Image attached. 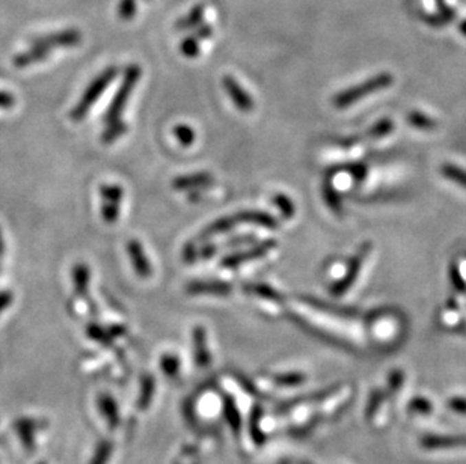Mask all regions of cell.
Returning a JSON list of instances; mask_svg holds the SVG:
<instances>
[{
    "mask_svg": "<svg viewBox=\"0 0 466 464\" xmlns=\"http://www.w3.org/2000/svg\"><path fill=\"white\" fill-rule=\"evenodd\" d=\"M213 184V176L208 172H198L174 178L173 189L178 192H193L210 187Z\"/></svg>",
    "mask_w": 466,
    "mask_h": 464,
    "instance_id": "obj_11",
    "label": "cell"
},
{
    "mask_svg": "<svg viewBox=\"0 0 466 464\" xmlns=\"http://www.w3.org/2000/svg\"><path fill=\"white\" fill-rule=\"evenodd\" d=\"M173 133H174V137L183 146H190V145L195 143V141H197L195 130H193L189 126H186V124H178V126L174 127Z\"/></svg>",
    "mask_w": 466,
    "mask_h": 464,
    "instance_id": "obj_30",
    "label": "cell"
},
{
    "mask_svg": "<svg viewBox=\"0 0 466 464\" xmlns=\"http://www.w3.org/2000/svg\"><path fill=\"white\" fill-rule=\"evenodd\" d=\"M323 199L326 205H328L333 213L341 214V211H343V204H341L340 193L337 192L335 187H333L331 181H326L323 184Z\"/></svg>",
    "mask_w": 466,
    "mask_h": 464,
    "instance_id": "obj_25",
    "label": "cell"
},
{
    "mask_svg": "<svg viewBox=\"0 0 466 464\" xmlns=\"http://www.w3.org/2000/svg\"><path fill=\"white\" fill-rule=\"evenodd\" d=\"M177 464H178V463H177Z\"/></svg>",
    "mask_w": 466,
    "mask_h": 464,
    "instance_id": "obj_57",
    "label": "cell"
},
{
    "mask_svg": "<svg viewBox=\"0 0 466 464\" xmlns=\"http://www.w3.org/2000/svg\"><path fill=\"white\" fill-rule=\"evenodd\" d=\"M408 410L414 415L429 416L433 412V404L424 397H415L410 399V403L408 404Z\"/></svg>",
    "mask_w": 466,
    "mask_h": 464,
    "instance_id": "obj_33",
    "label": "cell"
},
{
    "mask_svg": "<svg viewBox=\"0 0 466 464\" xmlns=\"http://www.w3.org/2000/svg\"><path fill=\"white\" fill-rule=\"evenodd\" d=\"M421 445L427 451H438V450H452V448L466 446V436L459 434H425L419 439Z\"/></svg>",
    "mask_w": 466,
    "mask_h": 464,
    "instance_id": "obj_9",
    "label": "cell"
},
{
    "mask_svg": "<svg viewBox=\"0 0 466 464\" xmlns=\"http://www.w3.org/2000/svg\"><path fill=\"white\" fill-rule=\"evenodd\" d=\"M238 223H252V225H258L264 227L269 229H275L278 228V220L270 216L269 213L264 211H240L236 213Z\"/></svg>",
    "mask_w": 466,
    "mask_h": 464,
    "instance_id": "obj_15",
    "label": "cell"
},
{
    "mask_svg": "<svg viewBox=\"0 0 466 464\" xmlns=\"http://www.w3.org/2000/svg\"><path fill=\"white\" fill-rule=\"evenodd\" d=\"M204 11H206V8L203 5H197L188 15H186L184 19H181L177 23V29L189 30V29H195L201 26V23H203L204 20Z\"/></svg>",
    "mask_w": 466,
    "mask_h": 464,
    "instance_id": "obj_21",
    "label": "cell"
},
{
    "mask_svg": "<svg viewBox=\"0 0 466 464\" xmlns=\"http://www.w3.org/2000/svg\"><path fill=\"white\" fill-rule=\"evenodd\" d=\"M394 82V77L390 73H380L371 79L362 82L361 84H356V86L346 89L343 92H340L338 95L333 97V106L338 107V109H344V107L352 106L355 103H358L359 100L364 97L376 94L379 91H384L386 88H390Z\"/></svg>",
    "mask_w": 466,
    "mask_h": 464,
    "instance_id": "obj_1",
    "label": "cell"
},
{
    "mask_svg": "<svg viewBox=\"0 0 466 464\" xmlns=\"http://www.w3.org/2000/svg\"><path fill=\"white\" fill-rule=\"evenodd\" d=\"M15 104V97L10 92L0 91V109H11Z\"/></svg>",
    "mask_w": 466,
    "mask_h": 464,
    "instance_id": "obj_48",
    "label": "cell"
},
{
    "mask_svg": "<svg viewBox=\"0 0 466 464\" xmlns=\"http://www.w3.org/2000/svg\"><path fill=\"white\" fill-rule=\"evenodd\" d=\"M223 88L228 92V95L231 97L232 103H234L242 112H251L254 109V100L252 97L247 94V92L240 86L238 82L231 76H225L223 77Z\"/></svg>",
    "mask_w": 466,
    "mask_h": 464,
    "instance_id": "obj_10",
    "label": "cell"
},
{
    "mask_svg": "<svg viewBox=\"0 0 466 464\" xmlns=\"http://www.w3.org/2000/svg\"><path fill=\"white\" fill-rule=\"evenodd\" d=\"M12 300H14L12 291H8V290L0 291V314H2L3 311H6V309L11 306Z\"/></svg>",
    "mask_w": 466,
    "mask_h": 464,
    "instance_id": "obj_47",
    "label": "cell"
},
{
    "mask_svg": "<svg viewBox=\"0 0 466 464\" xmlns=\"http://www.w3.org/2000/svg\"><path fill=\"white\" fill-rule=\"evenodd\" d=\"M223 415L225 419L230 424V428L232 430V432L237 434L240 428H242V417H240V412L234 403V399L230 395L223 397Z\"/></svg>",
    "mask_w": 466,
    "mask_h": 464,
    "instance_id": "obj_18",
    "label": "cell"
},
{
    "mask_svg": "<svg viewBox=\"0 0 466 464\" xmlns=\"http://www.w3.org/2000/svg\"><path fill=\"white\" fill-rule=\"evenodd\" d=\"M107 329H109V332H111V335L113 336V339L116 336H124V335H126V332H127V329L124 327V326H121V324H113V326L107 327Z\"/></svg>",
    "mask_w": 466,
    "mask_h": 464,
    "instance_id": "obj_52",
    "label": "cell"
},
{
    "mask_svg": "<svg viewBox=\"0 0 466 464\" xmlns=\"http://www.w3.org/2000/svg\"><path fill=\"white\" fill-rule=\"evenodd\" d=\"M160 369L162 373L165 374L169 378H177V375L180 374L181 369V362L178 359V356L174 353H165L160 358Z\"/></svg>",
    "mask_w": 466,
    "mask_h": 464,
    "instance_id": "obj_24",
    "label": "cell"
},
{
    "mask_svg": "<svg viewBox=\"0 0 466 464\" xmlns=\"http://www.w3.org/2000/svg\"><path fill=\"white\" fill-rule=\"evenodd\" d=\"M263 413H264L263 408L257 404V406H254L251 416H249V432H251L252 440L257 445L264 443V440H266V436H264V432L260 427L261 419H263Z\"/></svg>",
    "mask_w": 466,
    "mask_h": 464,
    "instance_id": "obj_20",
    "label": "cell"
},
{
    "mask_svg": "<svg viewBox=\"0 0 466 464\" xmlns=\"http://www.w3.org/2000/svg\"><path fill=\"white\" fill-rule=\"evenodd\" d=\"M337 389H338L337 386H331V388H328V389L318 391V392H314V393H308V395H304V397H298V398L291 399L290 403H284V404L281 406V408H290V407H293V406L302 404V403H315V401H323L324 398L331 397L332 393H335Z\"/></svg>",
    "mask_w": 466,
    "mask_h": 464,
    "instance_id": "obj_22",
    "label": "cell"
},
{
    "mask_svg": "<svg viewBox=\"0 0 466 464\" xmlns=\"http://www.w3.org/2000/svg\"><path fill=\"white\" fill-rule=\"evenodd\" d=\"M237 225H240V223L237 220L236 214L227 216V218H221V219L214 220L213 223H210V225L203 232H201L199 240H208V238H212L214 235L223 234V232H228Z\"/></svg>",
    "mask_w": 466,
    "mask_h": 464,
    "instance_id": "obj_16",
    "label": "cell"
},
{
    "mask_svg": "<svg viewBox=\"0 0 466 464\" xmlns=\"http://www.w3.org/2000/svg\"><path fill=\"white\" fill-rule=\"evenodd\" d=\"M41 464H44V463H41Z\"/></svg>",
    "mask_w": 466,
    "mask_h": 464,
    "instance_id": "obj_56",
    "label": "cell"
},
{
    "mask_svg": "<svg viewBox=\"0 0 466 464\" xmlns=\"http://www.w3.org/2000/svg\"><path fill=\"white\" fill-rule=\"evenodd\" d=\"M448 408L459 415H466V398L465 397H453L448 399Z\"/></svg>",
    "mask_w": 466,
    "mask_h": 464,
    "instance_id": "obj_45",
    "label": "cell"
},
{
    "mask_svg": "<svg viewBox=\"0 0 466 464\" xmlns=\"http://www.w3.org/2000/svg\"><path fill=\"white\" fill-rule=\"evenodd\" d=\"M371 249H373L371 243H364L359 247V251L353 255L352 259L348 261V266H347L344 276L331 287V294L333 297L344 296V294L353 287V283L356 282V277L359 276L361 268L364 266L365 259H367V255L371 252Z\"/></svg>",
    "mask_w": 466,
    "mask_h": 464,
    "instance_id": "obj_4",
    "label": "cell"
},
{
    "mask_svg": "<svg viewBox=\"0 0 466 464\" xmlns=\"http://www.w3.org/2000/svg\"><path fill=\"white\" fill-rule=\"evenodd\" d=\"M341 169H344L346 172L351 174L355 178V181H362L364 178L367 176V166H365L364 163H352V165L343 166Z\"/></svg>",
    "mask_w": 466,
    "mask_h": 464,
    "instance_id": "obj_43",
    "label": "cell"
},
{
    "mask_svg": "<svg viewBox=\"0 0 466 464\" xmlns=\"http://www.w3.org/2000/svg\"><path fill=\"white\" fill-rule=\"evenodd\" d=\"M112 450H113V446L111 442H102L98 446H97V450L94 452V455H92V459H91V464H107L109 459H111V455H112Z\"/></svg>",
    "mask_w": 466,
    "mask_h": 464,
    "instance_id": "obj_37",
    "label": "cell"
},
{
    "mask_svg": "<svg viewBox=\"0 0 466 464\" xmlns=\"http://www.w3.org/2000/svg\"><path fill=\"white\" fill-rule=\"evenodd\" d=\"M98 408L112 428L118 427L120 424L118 406H116V401L109 395V393H102V395L98 397Z\"/></svg>",
    "mask_w": 466,
    "mask_h": 464,
    "instance_id": "obj_17",
    "label": "cell"
},
{
    "mask_svg": "<svg viewBox=\"0 0 466 464\" xmlns=\"http://www.w3.org/2000/svg\"><path fill=\"white\" fill-rule=\"evenodd\" d=\"M448 305H450V308H453V309H457V301H454V300H452V299H450V300H448Z\"/></svg>",
    "mask_w": 466,
    "mask_h": 464,
    "instance_id": "obj_55",
    "label": "cell"
},
{
    "mask_svg": "<svg viewBox=\"0 0 466 464\" xmlns=\"http://www.w3.org/2000/svg\"><path fill=\"white\" fill-rule=\"evenodd\" d=\"M212 34H213L212 27H210L208 25H204V26L198 27V29H197V32L193 34V35H195V36L198 38V40L201 41V40H206V38H208V36H212Z\"/></svg>",
    "mask_w": 466,
    "mask_h": 464,
    "instance_id": "obj_51",
    "label": "cell"
},
{
    "mask_svg": "<svg viewBox=\"0 0 466 464\" xmlns=\"http://www.w3.org/2000/svg\"><path fill=\"white\" fill-rule=\"evenodd\" d=\"M441 171H442V175L447 176L448 180H452L466 189V171H463V169L454 165H444Z\"/></svg>",
    "mask_w": 466,
    "mask_h": 464,
    "instance_id": "obj_36",
    "label": "cell"
},
{
    "mask_svg": "<svg viewBox=\"0 0 466 464\" xmlns=\"http://www.w3.org/2000/svg\"><path fill=\"white\" fill-rule=\"evenodd\" d=\"M3 255H5V240H3L2 229H0V259L3 258Z\"/></svg>",
    "mask_w": 466,
    "mask_h": 464,
    "instance_id": "obj_53",
    "label": "cell"
},
{
    "mask_svg": "<svg viewBox=\"0 0 466 464\" xmlns=\"http://www.w3.org/2000/svg\"><path fill=\"white\" fill-rule=\"evenodd\" d=\"M87 335L92 339V341H96L104 347H111L113 344V336L111 335L109 329L98 326V324L96 323L89 324V326L87 327Z\"/></svg>",
    "mask_w": 466,
    "mask_h": 464,
    "instance_id": "obj_26",
    "label": "cell"
},
{
    "mask_svg": "<svg viewBox=\"0 0 466 464\" xmlns=\"http://www.w3.org/2000/svg\"><path fill=\"white\" fill-rule=\"evenodd\" d=\"M254 240H255V237H254V235H238V237L231 238L230 242H227V244H225V246H228V247L245 246V244H249V243H252Z\"/></svg>",
    "mask_w": 466,
    "mask_h": 464,
    "instance_id": "obj_49",
    "label": "cell"
},
{
    "mask_svg": "<svg viewBox=\"0 0 466 464\" xmlns=\"http://www.w3.org/2000/svg\"><path fill=\"white\" fill-rule=\"evenodd\" d=\"M274 382L278 386H289V388H293V386L304 384L307 382V375L302 374V373L276 374V375H274Z\"/></svg>",
    "mask_w": 466,
    "mask_h": 464,
    "instance_id": "obj_31",
    "label": "cell"
},
{
    "mask_svg": "<svg viewBox=\"0 0 466 464\" xmlns=\"http://www.w3.org/2000/svg\"><path fill=\"white\" fill-rule=\"evenodd\" d=\"M302 300H304L308 306L317 309V311H322V312H326V314L335 315V316H340V318H348V320L359 318V311H358V309H355V308L331 305V303H328V301H322V300H318V299L307 297V296L302 297Z\"/></svg>",
    "mask_w": 466,
    "mask_h": 464,
    "instance_id": "obj_12",
    "label": "cell"
},
{
    "mask_svg": "<svg viewBox=\"0 0 466 464\" xmlns=\"http://www.w3.org/2000/svg\"><path fill=\"white\" fill-rule=\"evenodd\" d=\"M232 291V285L222 281H193L186 285V292L190 296H217L227 297Z\"/></svg>",
    "mask_w": 466,
    "mask_h": 464,
    "instance_id": "obj_8",
    "label": "cell"
},
{
    "mask_svg": "<svg viewBox=\"0 0 466 464\" xmlns=\"http://www.w3.org/2000/svg\"><path fill=\"white\" fill-rule=\"evenodd\" d=\"M403 382H405V373L401 369H394L388 377V393H397L401 388Z\"/></svg>",
    "mask_w": 466,
    "mask_h": 464,
    "instance_id": "obj_40",
    "label": "cell"
},
{
    "mask_svg": "<svg viewBox=\"0 0 466 464\" xmlns=\"http://www.w3.org/2000/svg\"><path fill=\"white\" fill-rule=\"evenodd\" d=\"M116 74H118V69L115 67L106 68L102 74H98L96 79L89 83V86L85 91L80 102L74 106V109L69 113L73 121H82L85 116L88 115L91 107L98 102V98L102 97L103 92L111 86V83L113 82Z\"/></svg>",
    "mask_w": 466,
    "mask_h": 464,
    "instance_id": "obj_2",
    "label": "cell"
},
{
    "mask_svg": "<svg viewBox=\"0 0 466 464\" xmlns=\"http://www.w3.org/2000/svg\"><path fill=\"white\" fill-rule=\"evenodd\" d=\"M450 279H452L453 287L459 291V292H465L466 291V283L463 281V277L461 275V270L457 267V264H452L450 266Z\"/></svg>",
    "mask_w": 466,
    "mask_h": 464,
    "instance_id": "obj_41",
    "label": "cell"
},
{
    "mask_svg": "<svg viewBox=\"0 0 466 464\" xmlns=\"http://www.w3.org/2000/svg\"><path fill=\"white\" fill-rule=\"evenodd\" d=\"M80 41H82V35L79 30L65 29V30H60V32H53L49 35L38 36L30 44L47 50L50 53L52 49H56V47H74V45L79 44Z\"/></svg>",
    "mask_w": 466,
    "mask_h": 464,
    "instance_id": "obj_6",
    "label": "cell"
},
{
    "mask_svg": "<svg viewBox=\"0 0 466 464\" xmlns=\"http://www.w3.org/2000/svg\"><path fill=\"white\" fill-rule=\"evenodd\" d=\"M274 204L279 208V211L282 213L285 219H291L294 213H296L293 200L287 195H282V193H278V195L274 196Z\"/></svg>",
    "mask_w": 466,
    "mask_h": 464,
    "instance_id": "obj_34",
    "label": "cell"
},
{
    "mask_svg": "<svg viewBox=\"0 0 466 464\" xmlns=\"http://www.w3.org/2000/svg\"><path fill=\"white\" fill-rule=\"evenodd\" d=\"M102 219L107 225H113V223L118 222L120 214H121V204H113V202H102Z\"/></svg>",
    "mask_w": 466,
    "mask_h": 464,
    "instance_id": "obj_35",
    "label": "cell"
},
{
    "mask_svg": "<svg viewBox=\"0 0 466 464\" xmlns=\"http://www.w3.org/2000/svg\"><path fill=\"white\" fill-rule=\"evenodd\" d=\"M139 79H141V68L137 65H130L126 69V74H124V79L120 84L118 91H116V94L113 95L112 103L107 107L104 115V124L121 121V115L124 109H126L131 92H133Z\"/></svg>",
    "mask_w": 466,
    "mask_h": 464,
    "instance_id": "obj_3",
    "label": "cell"
},
{
    "mask_svg": "<svg viewBox=\"0 0 466 464\" xmlns=\"http://www.w3.org/2000/svg\"><path fill=\"white\" fill-rule=\"evenodd\" d=\"M181 53L186 58H197L199 55V40L192 35L181 43Z\"/></svg>",
    "mask_w": 466,
    "mask_h": 464,
    "instance_id": "obj_39",
    "label": "cell"
},
{
    "mask_svg": "<svg viewBox=\"0 0 466 464\" xmlns=\"http://www.w3.org/2000/svg\"><path fill=\"white\" fill-rule=\"evenodd\" d=\"M459 29H461V32L466 36V20L461 23V27H459Z\"/></svg>",
    "mask_w": 466,
    "mask_h": 464,
    "instance_id": "obj_54",
    "label": "cell"
},
{
    "mask_svg": "<svg viewBox=\"0 0 466 464\" xmlns=\"http://www.w3.org/2000/svg\"><path fill=\"white\" fill-rule=\"evenodd\" d=\"M126 249L129 253V258L131 261V266H133L135 273L139 277H142V279H148V277L153 275V267H151L148 257H146V252L144 249L142 243L135 238L129 240Z\"/></svg>",
    "mask_w": 466,
    "mask_h": 464,
    "instance_id": "obj_7",
    "label": "cell"
},
{
    "mask_svg": "<svg viewBox=\"0 0 466 464\" xmlns=\"http://www.w3.org/2000/svg\"><path fill=\"white\" fill-rule=\"evenodd\" d=\"M154 393H155V380L150 374H145L141 380V392H139L137 407L144 410L148 408Z\"/></svg>",
    "mask_w": 466,
    "mask_h": 464,
    "instance_id": "obj_19",
    "label": "cell"
},
{
    "mask_svg": "<svg viewBox=\"0 0 466 464\" xmlns=\"http://www.w3.org/2000/svg\"><path fill=\"white\" fill-rule=\"evenodd\" d=\"M276 240H266V242H263L257 246L251 247V249L243 251V252H237V253H231L228 257H225L221 261V267L223 268H236L238 266L245 264V262H249V261H255V259H260L263 257H266V255L274 251L276 247Z\"/></svg>",
    "mask_w": 466,
    "mask_h": 464,
    "instance_id": "obj_5",
    "label": "cell"
},
{
    "mask_svg": "<svg viewBox=\"0 0 466 464\" xmlns=\"http://www.w3.org/2000/svg\"><path fill=\"white\" fill-rule=\"evenodd\" d=\"M100 196H102V202L121 204L124 198V189L120 184H103L100 187Z\"/></svg>",
    "mask_w": 466,
    "mask_h": 464,
    "instance_id": "obj_28",
    "label": "cell"
},
{
    "mask_svg": "<svg viewBox=\"0 0 466 464\" xmlns=\"http://www.w3.org/2000/svg\"><path fill=\"white\" fill-rule=\"evenodd\" d=\"M237 382L243 386L245 391L246 392H249L251 395H258V392H257V388H255L254 383L251 380H247V378L243 375V374H238L237 375Z\"/></svg>",
    "mask_w": 466,
    "mask_h": 464,
    "instance_id": "obj_50",
    "label": "cell"
},
{
    "mask_svg": "<svg viewBox=\"0 0 466 464\" xmlns=\"http://www.w3.org/2000/svg\"><path fill=\"white\" fill-rule=\"evenodd\" d=\"M394 130V122L390 118H384L377 121L375 126H373L368 131H367V137L368 139H380V137H385L391 133Z\"/></svg>",
    "mask_w": 466,
    "mask_h": 464,
    "instance_id": "obj_32",
    "label": "cell"
},
{
    "mask_svg": "<svg viewBox=\"0 0 466 464\" xmlns=\"http://www.w3.org/2000/svg\"><path fill=\"white\" fill-rule=\"evenodd\" d=\"M193 351H195V362L198 368H207L212 362V356L207 345V334L203 326H195L192 330Z\"/></svg>",
    "mask_w": 466,
    "mask_h": 464,
    "instance_id": "obj_13",
    "label": "cell"
},
{
    "mask_svg": "<svg viewBox=\"0 0 466 464\" xmlns=\"http://www.w3.org/2000/svg\"><path fill=\"white\" fill-rule=\"evenodd\" d=\"M408 121L412 127L419 128V130H433L436 128L438 122L434 121L430 116L424 115L423 112H418V111H412L408 115Z\"/></svg>",
    "mask_w": 466,
    "mask_h": 464,
    "instance_id": "obj_29",
    "label": "cell"
},
{
    "mask_svg": "<svg viewBox=\"0 0 466 464\" xmlns=\"http://www.w3.org/2000/svg\"><path fill=\"white\" fill-rule=\"evenodd\" d=\"M216 252H217V247H216L214 244H212V243H207V244H204V246L199 249V252H198V258H199V259H204V261L212 259V258L214 257V255H216Z\"/></svg>",
    "mask_w": 466,
    "mask_h": 464,
    "instance_id": "obj_46",
    "label": "cell"
},
{
    "mask_svg": "<svg viewBox=\"0 0 466 464\" xmlns=\"http://www.w3.org/2000/svg\"><path fill=\"white\" fill-rule=\"evenodd\" d=\"M120 17L122 20H131L136 12V0H121L120 3Z\"/></svg>",
    "mask_w": 466,
    "mask_h": 464,
    "instance_id": "obj_42",
    "label": "cell"
},
{
    "mask_svg": "<svg viewBox=\"0 0 466 464\" xmlns=\"http://www.w3.org/2000/svg\"><path fill=\"white\" fill-rule=\"evenodd\" d=\"M73 283H74V290L79 294L80 297L87 299L89 301L91 311L97 314L96 306H92V301L88 299V288H89V281H91V270L89 267L85 264V262H77V264L73 267Z\"/></svg>",
    "mask_w": 466,
    "mask_h": 464,
    "instance_id": "obj_14",
    "label": "cell"
},
{
    "mask_svg": "<svg viewBox=\"0 0 466 464\" xmlns=\"http://www.w3.org/2000/svg\"><path fill=\"white\" fill-rule=\"evenodd\" d=\"M198 246L193 243V242H189V243H186L184 247H183V252H181V257H183V261L184 262H188V264H192V262H195L198 259Z\"/></svg>",
    "mask_w": 466,
    "mask_h": 464,
    "instance_id": "obj_44",
    "label": "cell"
},
{
    "mask_svg": "<svg viewBox=\"0 0 466 464\" xmlns=\"http://www.w3.org/2000/svg\"><path fill=\"white\" fill-rule=\"evenodd\" d=\"M127 131V124L121 121H116L112 124H106V128L102 135V141L104 143H113L115 141H118L121 136L126 135Z\"/></svg>",
    "mask_w": 466,
    "mask_h": 464,
    "instance_id": "obj_27",
    "label": "cell"
},
{
    "mask_svg": "<svg viewBox=\"0 0 466 464\" xmlns=\"http://www.w3.org/2000/svg\"><path fill=\"white\" fill-rule=\"evenodd\" d=\"M382 403H384V392L380 389H375L370 393L368 404H367V408H365V416H367V419H371V417L376 415V412Z\"/></svg>",
    "mask_w": 466,
    "mask_h": 464,
    "instance_id": "obj_38",
    "label": "cell"
},
{
    "mask_svg": "<svg viewBox=\"0 0 466 464\" xmlns=\"http://www.w3.org/2000/svg\"><path fill=\"white\" fill-rule=\"evenodd\" d=\"M243 290L247 294H254V296H258L263 299H267V300H275V301H282L284 297L282 294L274 290L269 285H264V283H251V285H245Z\"/></svg>",
    "mask_w": 466,
    "mask_h": 464,
    "instance_id": "obj_23",
    "label": "cell"
}]
</instances>
